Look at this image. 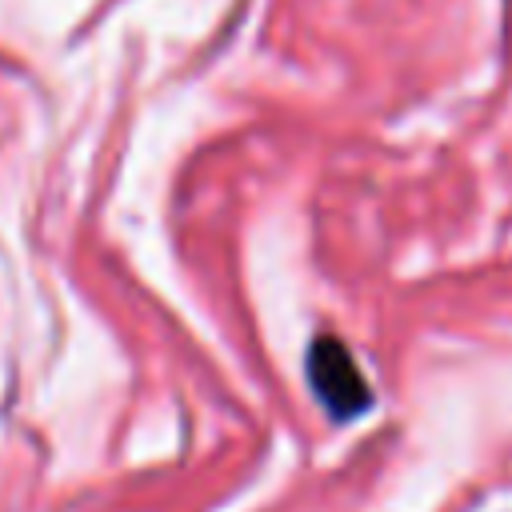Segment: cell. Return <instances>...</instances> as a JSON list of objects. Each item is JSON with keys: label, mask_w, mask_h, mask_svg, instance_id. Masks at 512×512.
<instances>
[{"label": "cell", "mask_w": 512, "mask_h": 512, "mask_svg": "<svg viewBox=\"0 0 512 512\" xmlns=\"http://www.w3.org/2000/svg\"><path fill=\"white\" fill-rule=\"evenodd\" d=\"M308 384L332 420H352L372 408V388L356 368L352 352L336 336H316L308 348Z\"/></svg>", "instance_id": "6da1fadb"}]
</instances>
